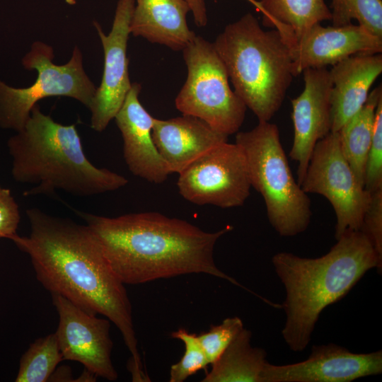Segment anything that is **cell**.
<instances>
[{
	"mask_svg": "<svg viewBox=\"0 0 382 382\" xmlns=\"http://www.w3.org/2000/svg\"><path fill=\"white\" fill-rule=\"evenodd\" d=\"M141 85L132 83L115 116L123 140V156L131 173L154 183L164 182L171 173L160 156L152 137L154 117L143 107Z\"/></svg>",
	"mask_w": 382,
	"mask_h": 382,
	"instance_id": "cell-16",
	"label": "cell"
},
{
	"mask_svg": "<svg viewBox=\"0 0 382 382\" xmlns=\"http://www.w3.org/2000/svg\"><path fill=\"white\" fill-rule=\"evenodd\" d=\"M382 373L381 350L354 353L330 343L314 345L308 357L285 365L266 363L262 382H350Z\"/></svg>",
	"mask_w": 382,
	"mask_h": 382,
	"instance_id": "cell-13",
	"label": "cell"
},
{
	"mask_svg": "<svg viewBox=\"0 0 382 382\" xmlns=\"http://www.w3.org/2000/svg\"><path fill=\"white\" fill-rule=\"evenodd\" d=\"M294 76L311 68H326L357 54H380L382 37L359 24L324 27L316 23L290 47Z\"/></svg>",
	"mask_w": 382,
	"mask_h": 382,
	"instance_id": "cell-15",
	"label": "cell"
},
{
	"mask_svg": "<svg viewBox=\"0 0 382 382\" xmlns=\"http://www.w3.org/2000/svg\"><path fill=\"white\" fill-rule=\"evenodd\" d=\"M188 4L190 11L194 18V21L198 27H204L207 25V12L204 0H185ZM255 7L257 11L265 16V12L259 1L255 0H246Z\"/></svg>",
	"mask_w": 382,
	"mask_h": 382,
	"instance_id": "cell-30",
	"label": "cell"
},
{
	"mask_svg": "<svg viewBox=\"0 0 382 382\" xmlns=\"http://www.w3.org/2000/svg\"><path fill=\"white\" fill-rule=\"evenodd\" d=\"M134 6L135 0H118L112 26L108 35L98 22L93 21L104 52L101 83L96 88L89 108L91 127L97 132L105 130L115 118L132 86L127 49Z\"/></svg>",
	"mask_w": 382,
	"mask_h": 382,
	"instance_id": "cell-12",
	"label": "cell"
},
{
	"mask_svg": "<svg viewBox=\"0 0 382 382\" xmlns=\"http://www.w3.org/2000/svg\"><path fill=\"white\" fill-rule=\"evenodd\" d=\"M152 137L171 173H180L214 146L228 141L203 120L187 115L160 120L154 117Z\"/></svg>",
	"mask_w": 382,
	"mask_h": 382,
	"instance_id": "cell-17",
	"label": "cell"
},
{
	"mask_svg": "<svg viewBox=\"0 0 382 382\" xmlns=\"http://www.w3.org/2000/svg\"><path fill=\"white\" fill-rule=\"evenodd\" d=\"M243 328L240 318L228 317L221 324L212 325L209 331L197 335L209 364H212L219 358Z\"/></svg>",
	"mask_w": 382,
	"mask_h": 382,
	"instance_id": "cell-26",
	"label": "cell"
},
{
	"mask_svg": "<svg viewBox=\"0 0 382 382\" xmlns=\"http://www.w3.org/2000/svg\"><path fill=\"white\" fill-rule=\"evenodd\" d=\"M99 243L113 272L122 282L139 284L183 274L204 273L238 286L257 296L220 270L214 246L233 230L227 225L207 232L187 221L158 212L106 217L77 212Z\"/></svg>",
	"mask_w": 382,
	"mask_h": 382,
	"instance_id": "cell-2",
	"label": "cell"
},
{
	"mask_svg": "<svg viewBox=\"0 0 382 382\" xmlns=\"http://www.w3.org/2000/svg\"><path fill=\"white\" fill-rule=\"evenodd\" d=\"M66 3L70 5H74L76 3V0H64Z\"/></svg>",
	"mask_w": 382,
	"mask_h": 382,
	"instance_id": "cell-31",
	"label": "cell"
},
{
	"mask_svg": "<svg viewBox=\"0 0 382 382\" xmlns=\"http://www.w3.org/2000/svg\"><path fill=\"white\" fill-rule=\"evenodd\" d=\"M171 336L183 342L185 352L180 361L170 366V382H183L209 364L196 334L178 329Z\"/></svg>",
	"mask_w": 382,
	"mask_h": 382,
	"instance_id": "cell-25",
	"label": "cell"
},
{
	"mask_svg": "<svg viewBox=\"0 0 382 382\" xmlns=\"http://www.w3.org/2000/svg\"><path fill=\"white\" fill-rule=\"evenodd\" d=\"M177 185L180 195L195 204L242 206L251 185L241 148L228 141L214 146L179 173Z\"/></svg>",
	"mask_w": 382,
	"mask_h": 382,
	"instance_id": "cell-10",
	"label": "cell"
},
{
	"mask_svg": "<svg viewBox=\"0 0 382 382\" xmlns=\"http://www.w3.org/2000/svg\"><path fill=\"white\" fill-rule=\"evenodd\" d=\"M325 255L317 258L281 252L274 271L284 286L286 313L282 337L293 352L308 345L321 312L343 297L372 268L382 272L381 258L360 230H347Z\"/></svg>",
	"mask_w": 382,
	"mask_h": 382,
	"instance_id": "cell-3",
	"label": "cell"
},
{
	"mask_svg": "<svg viewBox=\"0 0 382 382\" xmlns=\"http://www.w3.org/2000/svg\"><path fill=\"white\" fill-rule=\"evenodd\" d=\"M304 88L291 99L294 139L289 153L298 163L297 182L301 185L316 144L332 129V81L327 68L306 69L302 72Z\"/></svg>",
	"mask_w": 382,
	"mask_h": 382,
	"instance_id": "cell-14",
	"label": "cell"
},
{
	"mask_svg": "<svg viewBox=\"0 0 382 382\" xmlns=\"http://www.w3.org/2000/svg\"><path fill=\"white\" fill-rule=\"evenodd\" d=\"M360 231L382 258V189L371 192V200L364 214Z\"/></svg>",
	"mask_w": 382,
	"mask_h": 382,
	"instance_id": "cell-28",
	"label": "cell"
},
{
	"mask_svg": "<svg viewBox=\"0 0 382 382\" xmlns=\"http://www.w3.org/2000/svg\"><path fill=\"white\" fill-rule=\"evenodd\" d=\"M64 360L55 333L36 340L22 356L16 382H45Z\"/></svg>",
	"mask_w": 382,
	"mask_h": 382,
	"instance_id": "cell-23",
	"label": "cell"
},
{
	"mask_svg": "<svg viewBox=\"0 0 382 382\" xmlns=\"http://www.w3.org/2000/svg\"><path fill=\"white\" fill-rule=\"evenodd\" d=\"M28 236L11 240L27 253L37 279L88 313L101 314L120 331L131 353L134 381H145L132 320V304L122 281L107 261L86 225L49 215L37 208L26 212Z\"/></svg>",
	"mask_w": 382,
	"mask_h": 382,
	"instance_id": "cell-1",
	"label": "cell"
},
{
	"mask_svg": "<svg viewBox=\"0 0 382 382\" xmlns=\"http://www.w3.org/2000/svg\"><path fill=\"white\" fill-rule=\"evenodd\" d=\"M301 186L306 193L320 195L331 204L337 219L336 240L347 230H360L371 192L344 156L338 132H330L316 144Z\"/></svg>",
	"mask_w": 382,
	"mask_h": 382,
	"instance_id": "cell-9",
	"label": "cell"
},
{
	"mask_svg": "<svg viewBox=\"0 0 382 382\" xmlns=\"http://www.w3.org/2000/svg\"><path fill=\"white\" fill-rule=\"evenodd\" d=\"M252 333L243 328L219 358L212 364L202 382H262L267 352L251 346Z\"/></svg>",
	"mask_w": 382,
	"mask_h": 382,
	"instance_id": "cell-21",
	"label": "cell"
},
{
	"mask_svg": "<svg viewBox=\"0 0 382 382\" xmlns=\"http://www.w3.org/2000/svg\"><path fill=\"white\" fill-rule=\"evenodd\" d=\"M255 1H259L258 0H255Z\"/></svg>",
	"mask_w": 382,
	"mask_h": 382,
	"instance_id": "cell-32",
	"label": "cell"
},
{
	"mask_svg": "<svg viewBox=\"0 0 382 382\" xmlns=\"http://www.w3.org/2000/svg\"><path fill=\"white\" fill-rule=\"evenodd\" d=\"M331 21L333 26L358 24L371 33L382 37L381 0H331Z\"/></svg>",
	"mask_w": 382,
	"mask_h": 382,
	"instance_id": "cell-24",
	"label": "cell"
},
{
	"mask_svg": "<svg viewBox=\"0 0 382 382\" xmlns=\"http://www.w3.org/2000/svg\"><path fill=\"white\" fill-rule=\"evenodd\" d=\"M381 97L382 88L380 85L369 93L363 107L338 131L342 152L364 187L376 108Z\"/></svg>",
	"mask_w": 382,
	"mask_h": 382,
	"instance_id": "cell-22",
	"label": "cell"
},
{
	"mask_svg": "<svg viewBox=\"0 0 382 382\" xmlns=\"http://www.w3.org/2000/svg\"><path fill=\"white\" fill-rule=\"evenodd\" d=\"M364 188L369 192L382 189V97L376 108L372 140L366 166Z\"/></svg>",
	"mask_w": 382,
	"mask_h": 382,
	"instance_id": "cell-27",
	"label": "cell"
},
{
	"mask_svg": "<svg viewBox=\"0 0 382 382\" xmlns=\"http://www.w3.org/2000/svg\"><path fill=\"white\" fill-rule=\"evenodd\" d=\"M331 132H338L366 103L369 90L382 72V54H357L334 64Z\"/></svg>",
	"mask_w": 382,
	"mask_h": 382,
	"instance_id": "cell-18",
	"label": "cell"
},
{
	"mask_svg": "<svg viewBox=\"0 0 382 382\" xmlns=\"http://www.w3.org/2000/svg\"><path fill=\"white\" fill-rule=\"evenodd\" d=\"M213 45L234 92L259 122L270 121L294 77L290 47L280 33L263 30L247 13L228 24Z\"/></svg>",
	"mask_w": 382,
	"mask_h": 382,
	"instance_id": "cell-5",
	"label": "cell"
},
{
	"mask_svg": "<svg viewBox=\"0 0 382 382\" xmlns=\"http://www.w3.org/2000/svg\"><path fill=\"white\" fill-rule=\"evenodd\" d=\"M14 180L35 186L24 195H51L62 190L89 197L117 190L127 179L105 168L95 166L86 157L76 125H64L31 110L24 128L8 141Z\"/></svg>",
	"mask_w": 382,
	"mask_h": 382,
	"instance_id": "cell-4",
	"label": "cell"
},
{
	"mask_svg": "<svg viewBox=\"0 0 382 382\" xmlns=\"http://www.w3.org/2000/svg\"><path fill=\"white\" fill-rule=\"evenodd\" d=\"M20 219L18 206L10 190L0 186V238L11 239L16 235Z\"/></svg>",
	"mask_w": 382,
	"mask_h": 382,
	"instance_id": "cell-29",
	"label": "cell"
},
{
	"mask_svg": "<svg viewBox=\"0 0 382 382\" xmlns=\"http://www.w3.org/2000/svg\"><path fill=\"white\" fill-rule=\"evenodd\" d=\"M235 143L244 154L251 187L262 195L273 228L283 237L304 232L311 220V203L293 176L278 127L259 122L249 131L238 132Z\"/></svg>",
	"mask_w": 382,
	"mask_h": 382,
	"instance_id": "cell-6",
	"label": "cell"
},
{
	"mask_svg": "<svg viewBox=\"0 0 382 382\" xmlns=\"http://www.w3.org/2000/svg\"><path fill=\"white\" fill-rule=\"evenodd\" d=\"M185 0H135L131 33L149 42L183 50L196 36L187 23Z\"/></svg>",
	"mask_w": 382,
	"mask_h": 382,
	"instance_id": "cell-19",
	"label": "cell"
},
{
	"mask_svg": "<svg viewBox=\"0 0 382 382\" xmlns=\"http://www.w3.org/2000/svg\"><path fill=\"white\" fill-rule=\"evenodd\" d=\"M52 299L59 316L55 334L64 360L79 361L95 376L117 380L110 320L97 318L59 294H52Z\"/></svg>",
	"mask_w": 382,
	"mask_h": 382,
	"instance_id": "cell-11",
	"label": "cell"
},
{
	"mask_svg": "<svg viewBox=\"0 0 382 382\" xmlns=\"http://www.w3.org/2000/svg\"><path fill=\"white\" fill-rule=\"evenodd\" d=\"M54 57L51 46L34 42L22 59V65L26 70H35L37 73L33 83L25 88H15L0 79L1 128L22 130L32 108L47 97L72 98L90 108L96 87L85 72L79 48L74 47L71 59L64 64H54Z\"/></svg>",
	"mask_w": 382,
	"mask_h": 382,
	"instance_id": "cell-8",
	"label": "cell"
},
{
	"mask_svg": "<svg viewBox=\"0 0 382 382\" xmlns=\"http://www.w3.org/2000/svg\"><path fill=\"white\" fill-rule=\"evenodd\" d=\"M265 12L262 25L277 30L291 47L316 23L331 20L325 0H258Z\"/></svg>",
	"mask_w": 382,
	"mask_h": 382,
	"instance_id": "cell-20",
	"label": "cell"
},
{
	"mask_svg": "<svg viewBox=\"0 0 382 382\" xmlns=\"http://www.w3.org/2000/svg\"><path fill=\"white\" fill-rule=\"evenodd\" d=\"M183 54L187 76L175 98L176 108L228 137L237 133L247 108L231 88L228 73L213 43L196 35Z\"/></svg>",
	"mask_w": 382,
	"mask_h": 382,
	"instance_id": "cell-7",
	"label": "cell"
}]
</instances>
